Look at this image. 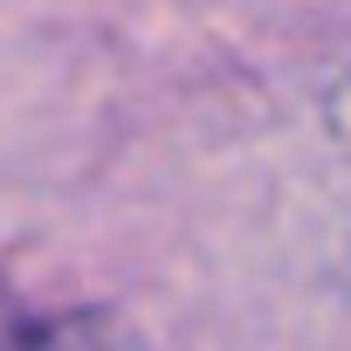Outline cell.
Segmentation results:
<instances>
[{"mask_svg":"<svg viewBox=\"0 0 351 351\" xmlns=\"http://www.w3.org/2000/svg\"><path fill=\"white\" fill-rule=\"evenodd\" d=\"M0 351H90V337H76L69 324H49L35 310H21L0 289Z\"/></svg>","mask_w":351,"mask_h":351,"instance_id":"cell-1","label":"cell"}]
</instances>
